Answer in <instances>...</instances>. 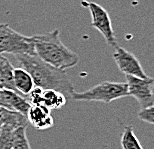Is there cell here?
<instances>
[{"label":"cell","mask_w":154,"mask_h":149,"mask_svg":"<svg viewBox=\"0 0 154 149\" xmlns=\"http://www.w3.org/2000/svg\"><path fill=\"white\" fill-rule=\"evenodd\" d=\"M21 68L31 75L34 85L42 90H55L65 95L67 99L74 94V85L67 75L66 71L57 69L45 63L36 55L21 54L15 55Z\"/></svg>","instance_id":"1"},{"label":"cell","mask_w":154,"mask_h":149,"mask_svg":"<svg viewBox=\"0 0 154 149\" xmlns=\"http://www.w3.org/2000/svg\"><path fill=\"white\" fill-rule=\"evenodd\" d=\"M31 38L34 44L35 55L45 63L64 71L78 64V54L63 44L58 29L33 35Z\"/></svg>","instance_id":"2"},{"label":"cell","mask_w":154,"mask_h":149,"mask_svg":"<svg viewBox=\"0 0 154 149\" xmlns=\"http://www.w3.org/2000/svg\"><path fill=\"white\" fill-rule=\"evenodd\" d=\"M128 96V86L126 82L104 81L83 92H74L72 99L75 101L102 102L109 104L114 100Z\"/></svg>","instance_id":"3"},{"label":"cell","mask_w":154,"mask_h":149,"mask_svg":"<svg viewBox=\"0 0 154 149\" xmlns=\"http://www.w3.org/2000/svg\"><path fill=\"white\" fill-rule=\"evenodd\" d=\"M0 54L35 55L31 36H24L8 24L0 23Z\"/></svg>","instance_id":"4"},{"label":"cell","mask_w":154,"mask_h":149,"mask_svg":"<svg viewBox=\"0 0 154 149\" xmlns=\"http://www.w3.org/2000/svg\"><path fill=\"white\" fill-rule=\"evenodd\" d=\"M81 5L83 7L87 8L90 12L91 26L97 29L102 34L107 44L114 48L116 46H118L114 30H113L112 27L111 19H110L109 13L107 12L106 9L98 3L87 1V0H82Z\"/></svg>","instance_id":"5"},{"label":"cell","mask_w":154,"mask_h":149,"mask_svg":"<svg viewBox=\"0 0 154 149\" xmlns=\"http://www.w3.org/2000/svg\"><path fill=\"white\" fill-rule=\"evenodd\" d=\"M128 86V96L137 100L140 109L154 105V78H139L134 76H126Z\"/></svg>","instance_id":"6"},{"label":"cell","mask_w":154,"mask_h":149,"mask_svg":"<svg viewBox=\"0 0 154 149\" xmlns=\"http://www.w3.org/2000/svg\"><path fill=\"white\" fill-rule=\"evenodd\" d=\"M113 59H114L118 69L126 76H134L139 77V78L149 77L145 73L137 57L133 53L120 47V46L115 47V51L113 53Z\"/></svg>","instance_id":"7"},{"label":"cell","mask_w":154,"mask_h":149,"mask_svg":"<svg viewBox=\"0 0 154 149\" xmlns=\"http://www.w3.org/2000/svg\"><path fill=\"white\" fill-rule=\"evenodd\" d=\"M28 123L38 130L51 128L54 125V118L51 115V110L44 105H31L27 112Z\"/></svg>","instance_id":"8"},{"label":"cell","mask_w":154,"mask_h":149,"mask_svg":"<svg viewBox=\"0 0 154 149\" xmlns=\"http://www.w3.org/2000/svg\"><path fill=\"white\" fill-rule=\"evenodd\" d=\"M3 100H4L6 109L16 111V112H19L25 116L27 115V112L31 106V104L26 97L15 91L4 88H3Z\"/></svg>","instance_id":"9"},{"label":"cell","mask_w":154,"mask_h":149,"mask_svg":"<svg viewBox=\"0 0 154 149\" xmlns=\"http://www.w3.org/2000/svg\"><path fill=\"white\" fill-rule=\"evenodd\" d=\"M13 84L17 92L26 98L30 91L35 87L31 75L21 67L13 69Z\"/></svg>","instance_id":"10"},{"label":"cell","mask_w":154,"mask_h":149,"mask_svg":"<svg viewBox=\"0 0 154 149\" xmlns=\"http://www.w3.org/2000/svg\"><path fill=\"white\" fill-rule=\"evenodd\" d=\"M27 117L16 111L0 107V127L10 126L16 129L20 126H28Z\"/></svg>","instance_id":"11"},{"label":"cell","mask_w":154,"mask_h":149,"mask_svg":"<svg viewBox=\"0 0 154 149\" xmlns=\"http://www.w3.org/2000/svg\"><path fill=\"white\" fill-rule=\"evenodd\" d=\"M13 69L14 67L7 58L0 54V86L1 88L17 92L13 84Z\"/></svg>","instance_id":"12"},{"label":"cell","mask_w":154,"mask_h":149,"mask_svg":"<svg viewBox=\"0 0 154 149\" xmlns=\"http://www.w3.org/2000/svg\"><path fill=\"white\" fill-rule=\"evenodd\" d=\"M67 100L68 99L65 97V95L55 90L47 89L43 90L42 92L41 104L50 110H56L63 107L66 104Z\"/></svg>","instance_id":"13"},{"label":"cell","mask_w":154,"mask_h":149,"mask_svg":"<svg viewBox=\"0 0 154 149\" xmlns=\"http://www.w3.org/2000/svg\"><path fill=\"white\" fill-rule=\"evenodd\" d=\"M120 143H121L122 149H144L140 143L139 139L135 135L133 126L131 125L124 127Z\"/></svg>","instance_id":"14"},{"label":"cell","mask_w":154,"mask_h":149,"mask_svg":"<svg viewBox=\"0 0 154 149\" xmlns=\"http://www.w3.org/2000/svg\"><path fill=\"white\" fill-rule=\"evenodd\" d=\"M12 149H31L27 138V126H20L14 130V142Z\"/></svg>","instance_id":"15"},{"label":"cell","mask_w":154,"mask_h":149,"mask_svg":"<svg viewBox=\"0 0 154 149\" xmlns=\"http://www.w3.org/2000/svg\"><path fill=\"white\" fill-rule=\"evenodd\" d=\"M14 128L10 126L0 127V149H12L14 142Z\"/></svg>","instance_id":"16"},{"label":"cell","mask_w":154,"mask_h":149,"mask_svg":"<svg viewBox=\"0 0 154 149\" xmlns=\"http://www.w3.org/2000/svg\"><path fill=\"white\" fill-rule=\"evenodd\" d=\"M137 116L139 120L143 121V122L154 125V105L144 108V109H140Z\"/></svg>","instance_id":"17"},{"label":"cell","mask_w":154,"mask_h":149,"mask_svg":"<svg viewBox=\"0 0 154 149\" xmlns=\"http://www.w3.org/2000/svg\"><path fill=\"white\" fill-rule=\"evenodd\" d=\"M42 92L43 90L39 87H35L33 88L30 93L27 96V99L28 101L30 102L31 105H38V104H41V100H42Z\"/></svg>","instance_id":"18"},{"label":"cell","mask_w":154,"mask_h":149,"mask_svg":"<svg viewBox=\"0 0 154 149\" xmlns=\"http://www.w3.org/2000/svg\"><path fill=\"white\" fill-rule=\"evenodd\" d=\"M0 107L5 108L4 100H3V88H0Z\"/></svg>","instance_id":"19"},{"label":"cell","mask_w":154,"mask_h":149,"mask_svg":"<svg viewBox=\"0 0 154 149\" xmlns=\"http://www.w3.org/2000/svg\"><path fill=\"white\" fill-rule=\"evenodd\" d=\"M0 88H1V86H0Z\"/></svg>","instance_id":"20"}]
</instances>
